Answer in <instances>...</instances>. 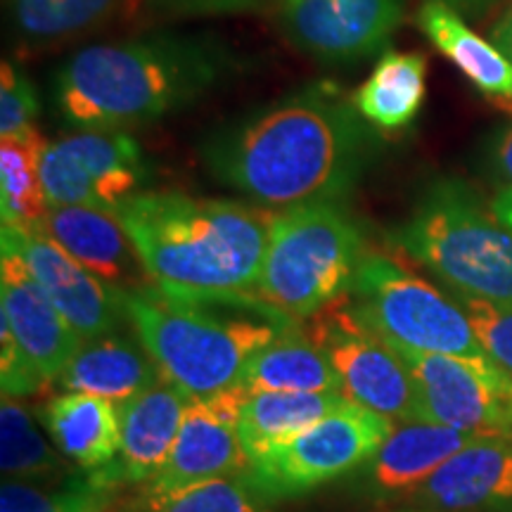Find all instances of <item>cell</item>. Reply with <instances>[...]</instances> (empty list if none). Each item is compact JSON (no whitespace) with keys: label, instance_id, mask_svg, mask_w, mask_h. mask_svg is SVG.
Masks as SVG:
<instances>
[{"label":"cell","instance_id":"22","mask_svg":"<svg viewBox=\"0 0 512 512\" xmlns=\"http://www.w3.org/2000/svg\"><path fill=\"white\" fill-rule=\"evenodd\" d=\"M418 24L432 46L467 76L484 98L512 110V62L494 43L475 34L456 10L441 0H425Z\"/></svg>","mask_w":512,"mask_h":512},{"label":"cell","instance_id":"35","mask_svg":"<svg viewBox=\"0 0 512 512\" xmlns=\"http://www.w3.org/2000/svg\"><path fill=\"white\" fill-rule=\"evenodd\" d=\"M484 166L503 188H512V124L496 128L484 140Z\"/></svg>","mask_w":512,"mask_h":512},{"label":"cell","instance_id":"7","mask_svg":"<svg viewBox=\"0 0 512 512\" xmlns=\"http://www.w3.org/2000/svg\"><path fill=\"white\" fill-rule=\"evenodd\" d=\"M349 297L356 311L396 349L491 363L463 306L392 254L366 249Z\"/></svg>","mask_w":512,"mask_h":512},{"label":"cell","instance_id":"12","mask_svg":"<svg viewBox=\"0 0 512 512\" xmlns=\"http://www.w3.org/2000/svg\"><path fill=\"white\" fill-rule=\"evenodd\" d=\"M247 394L242 384H235L219 394L190 399L171 456L140 491L166 494L211 479L245 475L252 465L240 434Z\"/></svg>","mask_w":512,"mask_h":512},{"label":"cell","instance_id":"31","mask_svg":"<svg viewBox=\"0 0 512 512\" xmlns=\"http://www.w3.org/2000/svg\"><path fill=\"white\" fill-rule=\"evenodd\" d=\"M453 299L470 318L472 330L489 361L512 382V304L486 302L458 292H453Z\"/></svg>","mask_w":512,"mask_h":512},{"label":"cell","instance_id":"19","mask_svg":"<svg viewBox=\"0 0 512 512\" xmlns=\"http://www.w3.org/2000/svg\"><path fill=\"white\" fill-rule=\"evenodd\" d=\"M43 230L79 264L119 290H143L152 283L136 247L112 211L50 204Z\"/></svg>","mask_w":512,"mask_h":512},{"label":"cell","instance_id":"27","mask_svg":"<svg viewBox=\"0 0 512 512\" xmlns=\"http://www.w3.org/2000/svg\"><path fill=\"white\" fill-rule=\"evenodd\" d=\"M0 470L3 479L57 484L76 477L74 463L38 430L34 413L19 399L0 401Z\"/></svg>","mask_w":512,"mask_h":512},{"label":"cell","instance_id":"11","mask_svg":"<svg viewBox=\"0 0 512 512\" xmlns=\"http://www.w3.org/2000/svg\"><path fill=\"white\" fill-rule=\"evenodd\" d=\"M415 382L418 420L475 437H512V382L494 363L399 349Z\"/></svg>","mask_w":512,"mask_h":512},{"label":"cell","instance_id":"3","mask_svg":"<svg viewBox=\"0 0 512 512\" xmlns=\"http://www.w3.org/2000/svg\"><path fill=\"white\" fill-rule=\"evenodd\" d=\"M228 69L226 50L200 38L155 34L95 43L57 69L55 105L81 131H121L183 110Z\"/></svg>","mask_w":512,"mask_h":512},{"label":"cell","instance_id":"32","mask_svg":"<svg viewBox=\"0 0 512 512\" xmlns=\"http://www.w3.org/2000/svg\"><path fill=\"white\" fill-rule=\"evenodd\" d=\"M41 112V100L34 81L17 64L3 62L0 74V138H15L31 131Z\"/></svg>","mask_w":512,"mask_h":512},{"label":"cell","instance_id":"33","mask_svg":"<svg viewBox=\"0 0 512 512\" xmlns=\"http://www.w3.org/2000/svg\"><path fill=\"white\" fill-rule=\"evenodd\" d=\"M46 382V377L19 344L15 332L10 330L8 320L0 318V387H3V396L24 399V396L41 392Z\"/></svg>","mask_w":512,"mask_h":512},{"label":"cell","instance_id":"9","mask_svg":"<svg viewBox=\"0 0 512 512\" xmlns=\"http://www.w3.org/2000/svg\"><path fill=\"white\" fill-rule=\"evenodd\" d=\"M306 335L323 351L349 401L384 420H418V394L406 361L361 313L349 292L306 318Z\"/></svg>","mask_w":512,"mask_h":512},{"label":"cell","instance_id":"20","mask_svg":"<svg viewBox=\"0 0 512 512\" xmlns=\"http://www.w3.org/2000/svg\"><path fill=\"white\" fill-rule=\"evenodd\" d=\"M162 370L140 342L131 337L102 335L86 339L62 370L55 384L64 392L100 396L112 403H124L162 380Z\"/></svg>","mask_w":512,"mask_h":512},{"label":"cell","instance_id":"25","mask_svg":"<svg viewBox=\"0 0 512 512\" xmlns=\"http://www.w3.org/2000/svg\"><path fill=\"white\" fill-rule=\"evenodd\" d=\"M145 0H10L12 36L22 48H48L102 29Z\"/></svg>","mask_w":512,"mask_h":512},{"label":"cell","instance_id":"14","mask_svg":"<svg viewBox=\"0 0 512 512\" xmlns=\"http://www.w3.org/2000/svg\"><path fill=\"white\" fill-rule=\"evenodd\" d=\"M278 15L306 55L354 64L384 50L403 22V0H280Z\"/></svg>","mask_w":512,"mask_h":512},{"label":"cell","instance_id":"5","mask_svg":"<svg viewBox=\"0 0 512 512\" xmlns=\"http://www.w3.org/2000/svg\"><path fill=\"white\" fill-rule=\"evenodd\" d=\"M389 240L465 297L512 304V233L458 178H439Z\"/></svg>","mask_w":512,"mask_h":512},{"label":"cell","instance_id":"24","mask_svg":"<svg viewBox=\"0 0 512 512\" xmlns=\"http://www.w3.org/2000/svg\"><path fill=\"white\" fill-rule=\"evenodd\" d=\"M427 95V60L420 53L384 50L373 74L351 95L356 112L380 131L411 126Z\"/></svg>","mask_w":512,"mask_h":512},{"label":"cell","instance_id":"30","mask_svg":"<svg viewBox=\"0 0 512 512\" xmlns=\"http://www.w3.org/2000/svg\"><path fill=\"white\" fill-rule=\"evenodd\" d=\"M112 512H273L271 503L256 494L245 475L211 479L166 494L138 491Z\"/></svg>","mask_w":512,"mask_h":512},{"label":"cell","instance_id":"26","mask_svg":"<svg viewBox=\"0 0 512 512\" xmlns=\"http://www.w3.org/2000/svg\"><path fill=\"white\" fill-rule=\"evenodd\" d=\"M339 392L299 394V392H259L247 394L242 408L240 434L249 460L261 456L268 448L283 444L306 427L316 425L325 415L347 403Z\"/></svg>","mask_w":512,"mask_h":512},{"label":"cell","instance_id":"18","mask_svg":"<svg viewBox=\"0 0 512 512\" xmlns=\"http://www.w3.org/2000/svg\"><path fill=\"white\" fill-rule=\"evenodd\" d=\"M188 403L190 396L164 377L119 403L121 451L117 463L110 465L119 484L143 486L162 470L181 432Z\"/></svg>","mask_w":512,"mask_h":512},{"label":"cell","instance_id":"16","mask_svg":"<svg viewBox=\"0 0 512 512\" xmlns=\"http://www.w3.org/2000/svg\"><path fill=\"white\" fill-rule=\"evenodd\" d=\"M411 501L441 512H512V437H484L465 446Z\"/></svg>","mask_w":512,"mask_h":512},{"label":"cell","instance_id":"28","mask_svg":"<svg viewBox=\"0 0 512 512\" xmlns=\"http://www.w3.org/2000/svg\"><path fill=\"white\" fill-rule=\"evenodd\" d=\"M48 140L38 128L0 143V211L3 226L43 228L48 200L41 185V155Z\"/></svg>","mask_w":512,"mask_h":512},{"label":"cell","instance_id":"38","mask_svg":"<svg viewBox=\"0 0 512 512\" xmlns=\"http://www.w3.org/2000/svg\"><path fill=\"white\" fill-rule=\"evenodd\" d=\"M491 211L498 221L512 233V188H501L491 200Z\"/></svg>","mask_w":512,"mask_h":512},{"label":"cell","instance_id":"6","mask_svg":"<svg viewBox=\"0 0 512 512\" xmlns=\"http://www.w3.org/2000/svg\"><path fill=\"white\" fill-rule=\"evenodd\" d=\"M363 228L339 202H313L273 216L256 294L294 320L344 297L366 254Z\"/></svg>","mask_w":512,"mask_h":512},{"label":"cell","instance_id":"39","mask_svg":"<svg viewBox=\"0 0 512 512\" xmlns=\"http://www.w3.org/2000/svg\"><path fill=\"white\" fill-rule=\"evenodd\" d=\"M510 425H512V408H510Z\"/></svg>","mask_w":512,"mask_h":512},{"label":"cell","instance_id":"21","mask_svg":"<svg viewBox=\"0 0 512 512\" xmlns=\"http://www.w3.org/2000/svg\"><path fill=\"white\" fill-rule=\"evenodd\" d=\"M53 444L81 470H105L117 463L121 430L117 403L81 392H62L38 408Z\"/></svg>","mask_w":512,"mask_h":512},{"label":"cell","instance_id":"4","mask_svg":"<svg viewBox=\"0 0 512 512\" xmlns=\"http://www.w3.org/2000/svg\"><path fill=\"white\" fill-rule=\"evenodd\" d=\"M126 320L164 380L190 399L240 384L256 351L297 328V320L256 292L235 297H174L147 285L124 290Z\"/></svg>","mask_w":512,"mask_h":512},{"label":"cell","instance_id":"13","mask_svg":"<svg viewBox=\"0 0 512 512\" xmlns=\"http://www.w3.org/2000/svg\"><path fill=\"white\" fill-rule=\"evenodd\" d=\"M3 249L27 264L38 287L83 342L119 332L121 320H126L124 290L88 271L46 230L3 226Z\"/></svg>","mask_w":512,"mask_h":512},{"label":"cell","instance_id":"1","mask_svg":"<svg viewBox=\"0 0 512 512\" xmlns=\"http://www.w3.org/2000/svg\"><path fill=\"white\" fill-rule=\"evenodd\" d=\"M375 152L368 121L332 86H309L216 131L202 162L216 181L264 207L339 202Z\"/></svg>","mask_w":512,"mask_h":512},{"label":"cell","instance_id":"8","mask_svg":"<svg viewBox=\"0 0 512 512\" xmlns=\"http://www.w3.org/2000/svg\"><path fill=\"white\" fill-rule=\"evenodd\" d=\"M392 430L394 422L347 401L316 425L252 458L247 479L268 503L304 496L356 472Z\"/></svg>","mask_w":512,"mask_h":512},{"label":"cell","instance_id":"36","mask_svg":"<svg viewBox=\"0 0 512 512\" xmlns=\"http://www.w3.org/2000/svg\"><path fill=\"white\" fill-rule=\"evenodd\" d=\"M441 3H446L451 10H456L460 17L479 19L489 15V12L494 10L498 3H503V0H441Z\"/></svg>","mask_w":512,"mask_h":512},{"label":"cell","instance_id":"29","mask_svg":"<svg viewBox=\"0 0 512 512\" xmlns=\"http://www.w3.org/2000/svg\"><path fill=\"white\" fill-rule=\"evenodd\" d=\"M117 489L119 484L107 470L57 484L3 479L0 512H110L117 505Z\"/></svg>","mask_w":512,"mask_h":512},{"label":"cell","instance_id":"34","mask_svg":"<svg viewBox=\"0 0 512 512\" xmlns=\"http://www.w3.org/2000/svg\"><path fill=\"white\" fill-rule=\"evenodd\" d=\"M152 8L174 15H230L259 8L264 0H145Z\"/></svg>","mask_w":512,"mask_h":512},{"label":"cell","instance_id":"17","mask_svg":"<svg viewBox=\"0 0 512 512\" xmlns=\"http://www.w3.org/2000/svg\"><path fill=\"white\" fill-rule=\"evenodd\" d=\"M475 434H467L437 422L408 420L394 425L375 456L358 467V479L373 498H411L422 484L465 446L475 444Z\"/></svg>","mask_w":512,"mask_h":512},{"label":"cell","instance_id":"2","mask_svg":"<svg viewBox=\"0 0 512 512\" xmlns=\"http://www.w3.org/2000/svg\"><path fill=\"white\" fill-rule=\"evenodd\" d=\"M152 285L174 297L256 290L275 214L233 200L138 192L114 211Z\"/></svg>","mask_w":512,"mask_h":512},{"label":"cell","instance_id":"10","mask_svg":"<svg viewBox=\"0 0 512 512\" xmlns=\"http://www.w3.org/2000/svg\"><path fill=\"white\" fill-rule=\"evenodd\" d=\"M147 166L143 147L124 131L69 133L48 140L41 155V185L53 207L117 211L143 192Z\"/></svg>","mask_w":512,"mask_h":512},{"label":"cell","instance_id":"37","mask_svg":"<svg viewBox=\"0 0 512 512\" xmlns=\"http://www.w3.org/2000/svg\"><path fill=\"white\" fill-rule=\"evenodd\" d=\"M491 43L512 62V5L491 29Z\"/></svg>","mask_w":512,"mask_h":512},{"label":"cell","instance_id":"15","mask_svg":"<svg viewBox=\"0 0 512 512\" xmlns=\"http://www.w3.org/2000/svg\"><path fill=\"white\" fill-rule=\"evenodd\" d=\"M0 318L8 320L24 351L48 382H55L83 339L38 287L27 264L3 249L0 259Z\"/></svg>","mask_w":512,"mask_h":512},{"label":"cell","instance_id":"23","mask_svg":"<svg viewBox=\"0 0 512 512\" xmlns=\"http://www.w3.org/2000/svg\"><path fill=\"white\" fill-rule=\"evenodd\" d=\"M249 394L259 392H342V382L306 330L292 328L256 351L240 380Z\"/></svg>","mask_w":512,"mask_h":512}]
</instances>
